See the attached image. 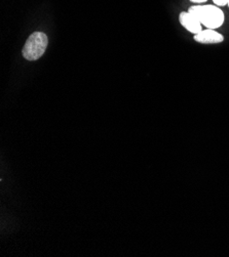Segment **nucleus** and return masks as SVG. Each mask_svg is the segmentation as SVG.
Returning <instances> with one entry per match:
<instances>
[{
    "label": "nucleus",
    "mask_w": 229,
    "mask_h": 257,
    "mask_svg": "<svg viewBox=\"0 0 229 257\" xmlns=\"http://www.w3.org/2000/svg\"><path fill=\"white\" fill-rule=\"evenodd\" d=\"M228 7H229V3H228Z\"/></svg>",
    "instance_id": "0eeeda50"
},
{
    "label": "nucleus",
    "mask_w": 229,
    "mask_h": 257,
    "mask_svg": "<svg viewBox=\"0 0 229 257\" xmlns=\"http://www.w3.org/2000/svg\"><path fill=\"white\" fill-rule=\"evenodd\" d=\"M224 37L214 31V29H207V30H202L199 33L194 35V40L199 43L203 44H213V43H221L223 41Z\"/></svg>",
    "instance_id": "20e7f679"
},
{
    "label": "nucleus",
    "mask_w": 229,
    "mask_h": 257,
    "mask_svg": "<svg viewBox=\"0 0 229 257\" xmlns=\"http://www.w3.org/2000/svg\"><path fill=\"white\" fill-rule=\"evenodd\" d=\"M47 44L48 38L46 34L42 32H34L29 36L23 47V57L27 61H36L40 59L45 53Z\"/></svg>",
    "instance_id": "f03ea898"
},
{
    "label": "nucleus",
    "mask_w": 229,
    "mask_h": 257,
    "mask_svg": "<svg viewBox=\"0 0 229 257\" xmlns=\"http://www.w3.org/2000/svg\"><path fill=\"white\" fill-rule=\"evenodd\" d=\"M179 20H180L181 25L189 32H191L193 34H197L200 31H202L201 23L197 20V18H195L189 12L181 13L180 17H179Z\"/></svg>",
    "instance_id": "7ed1b4c3"
},
{
    "label": "nucleus",
    "mask_w": 229,
    "mask_h": 257,
    "mask_svg": "<svg viewBox=\"0 0 229 257\" xmlns=\"http://www.w3.org/2000/svg\"><path fill=\"white\" fill-rule=\"evenodd\" d=\"M188 12L208 29H217L224 23L223 12L214 6H194L190 7Z\"/></svg>",
    "instance_id": "f257e3e1"
},
{
    "label": "nucleus",
    "mask_w": 229,
    "mask_h": 257,
    "mask_svg": "<svg viewBox=\"0 0 229 257\" xmlns=\"http://www.w3.org/2000/svg\"><path fill=\"white\" fill-rule=\"evenodd\" d=\"M191 3H194V4H203V3H206L207 0H190Z\"/></svg>",
    "instance_id": "423d86ee"
},
{
    "label": "nucleus",
    "mask_w": 229,
    "mask_h": 257,
    "mask_svg": "<svg viewBox=\"0 0 229 257\" xmlns=\"http://www.w3.org/2000/svg\"><path fill=\"white\" fill-rule=\"evenodd\" d=\"M213 2H214V4H215L216 6H218V7H224V6L228 5L229 0H213Z\"/></svg>",
    "instance_id": "39448f33"
}]
</instances>
